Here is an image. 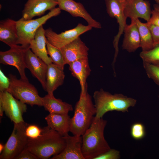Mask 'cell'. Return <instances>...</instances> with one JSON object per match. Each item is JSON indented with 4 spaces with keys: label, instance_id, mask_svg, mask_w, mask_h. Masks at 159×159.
<instances>
[{
    "label": "cell",
    "instance_id": "12",
    "mask_svg": "<svg viewBox=\"0 0 159 159\" xmlns=\"http://www.w3.org/2000/svg\"><path fill=\"white\" fill-rule=\"evenodd\" d=\"M152 10L149 2L145 0H127L124 3V12L127 19L131 21L142 18L148 22L151 16Z\"/></svg>",
    "mask_w": 159,
    "mask_h": 159
},
{
    "label": "cell",
    "instance_id": "1",
    "mask_svg": "<svg viewBox=\"0 0 159 159\" xmlns=\"http://www.w3.org/2000/svg\"><path fill=\"white\" fill-rule=\"evenodd\" d=\"M66 145L64 136L47 126L41 135L35 139L28 138L25 148L38 159H47L60 153Z\"/></svg>",
    "mask_w": 159,
    "mask_h": 159
},
{
    "label": "cell",
    "instance_id": "10",
    "mask_svg": "<svg viewBox=\"0 0 159 159\" xmlns=\"http://www.w3.org/2000/svg\"><path fill=\"white\" fill-rule=\"evenodd\" d=\"M105 1L107 14L110 17L115 18L119 24L118 32L114 37L113 41L115 53L113 62L115 63L119 52V40L127 25V18L125 16L124 12V3L120 0H105Z\"/></svg>",
    "mask_w": 159,
    "mask_h": 159
},
{
    "label": "cell",
    "instance_id": "9",
    "mask_svg": "<svg viewBox=\"0 0 159 159\" xmlns=\"http://www.w3.org/2000/svg\"><path fill=\"white\" fill-rule=\"evenodd\" d=\"M0 105L6 115L14 123L24 121L23 115L26 111V105L11 93L7 91L0 92Z\"/></svg>",
    "mask_w": 159,
    "mask_h": 159
},
{
    "label": "cell",
    "instance_id": "13",
    "mask_svg": "<svg viewBox=\"0 0 159 159\" xmlns=\"http://www.w3.org/2000/svg\"><path fill=\"white\" fill-rule=\"evenodd\" d=\"M56 0L58 7L61 10L68 12L74 17L83 18L87 22L88 25L92 28L97 29L101 28V24L92 17L82 3L73 0Z\"/></svg>",
    "mask_w": 159,
    "mask_h": 159
},
{
    "label": "cell",
    "instance_id": "24",
    "mask_svg": "<svg viewBox=\"0 0 159 159\" xmlns=\"http://www.w3.org/2000/svg\"><path fill=\"white\" fill-rule=\"evenodd\" d=\"M45 118L47 126L50 128L63 136L68 135V132H70L71 118L68 114L49 113Z\"/></svg>",
    "mask_w": 159,
    "mask_h": 159
},
{
    "label": "cell",
    "instance_id": "16",
    "mask_svg": "<svg viewBox=\"0 0 159 159\" xmlns=\"http://www.w3.org/2000/svg\"><path fill=\"white\" fill-rule=\"evenodd\" d=\"M66 145L60 153L53 156L52 159H85L82 152V136L69 135L64 136Z\"/></svg>",
    "mask_w": 159,
    "mask_h": 159
},
{
    "label": "cell",
    "instance_id": "26",
    "mask_svg": "<svg viewBox=\"0 0 159 159\" xmlns=\"http://www.w3.org/2000/svg\"><path fill=\"white\" fill-rule=\"evenodd\" d=\"M46 47L48 54L52 63L64 69L65 64L60 49L51 44L47 39Z\"/></svg>",
    "mask_w": 159,
    "mask_h": 159
},
{
    "label": "cell",
    "instance_id": "25",
    "mask_svg": "<svg viewBox=\"0 0 159 159\" xmlns=\"http://www.w3.org/2000/svg\"><path fill=\"white\" fill-rule=\"evenodd\" d=\"M135 21L137 26L140 40L142 51L150 49L154 47L153 41L150 30L146 23H143L137 19Z\"/></svg>",
    "mask_w": 159,
    "mask_h": 159
},
{
    "label": "cell",
    "instance_id": "17",
    "mask_svg": "<svg viewBox=\"0 0 159 159\" xmlns=\"http://www.w3.org/2000/svg\"><path fill=\"white\" fill-rule=\"evenodd\" d=\"M65 64L88 57L89 48L80 37L60 49Z\"/></svg>",
    "mask_w": 159,
    "mask_h": 159
},
{
    "label": "cell",
    "instance_id": "21",
    "mask_svg": "<svg viewBox=\"0 0 159 159\" xmlns=\"http://www.w3.org/2000/svg\"><path fill=\"white\" fill-rule=\"evenodd\" d=\"M64 69L53 63L48 65L46 75V91L53 95L54 91L63 85L65 75Z\"/></svg>",
    "mask_w": 159,
    "mask_h": 159
},
{
    "label": "cell",
    "instance_id": "31",
    "mask_svg": "<svg viewBox=\"0 0 159 159\" xmlns=\"http://www.w3.org/2000/svg\"><path fill=\"white\" fill-rule=\"evenodd\" d=\"M120 158V151L115 149L111 148L97 156L94 159H118Z\"/></svg>",
    "mask_w": 159,
    "mask_h": 159
},
{
    "label": "cell",
    "instance_id": "19",
    "mask_svg": "<svg viewBox=\"0 0 159 159\" xmlns=\"http://www.w3.org/2000/svg\"><path fill=\"white\" fill-rule=\"evenodd\" d=\"M18 36L16 21L8 18L0 22V40L10 48L17 47Z\"/></svg>",
    "mask_w": 159,
    "mask_h": 159
},
{
    "label": "cell",
    "instance_id": "7",
    "mask_svg": "<svg viewBox=\"0 0 159 159\" xmlns=\"http://www.w3.org/2000/svg\"><path fill=\"white\" fill-rule=\"evenodd\" d=\"M28 124L24 121L14 123L12 132L5 144L0 155V159H15L25 148L28 138L25 131Z\"/></svg>",
    "mask_w": 159,
    "mask_h": 159
},
{
    "label": "cell",
    "instance_id": "36",
    "mask_svg": "<svg viewBox=\"0 0 159 159\" xmlns=\"http://www.w3.org/2000/svg\"><path fill=\"white\" fill-rule=\"evenodd\" d=\"M5 147V145L2 143H0V153L1 154L3 150Z\"/></svg>",
    "mask_w": 159,
    "mask_h": 159
},
{
    "label": "cell",
    "instance_id": "20",
    "mask_svg": "<svg viewBox=\"0 0 159 159\" xmlns=\"http://www.w3.org/2000/svg\"><path fill=\"white\" fill-rule=\"evenodd\" d=\"M68 65L69 70L72 75L80 82L81 91H83L87 87L86 81L91 71L88 57L78 59Z\"/></svg>",
    "mask_w": 159,
    "mask_h": 159
},
{
    "label": "cell",
    "instance_id": "3",
    "mask_svg": "<svg viewBox=\"0 0 159 159\" xmlns=\"http://www.w3.org/2000/svg\"><path fill=\"white\" fill-rule=\"evenodd\" d=\"M96 113V108L87 87L81 91L75 105L74 115L70 118V132L73 135L82 136L91 125Z\"/></svg>",
    "mask_w": 159,
    "mask_h": 159
},
{
    "label": "cell",
    "instance_id": "27",
    "mask_svg": "<svg viewBox=\"0 0 159 159\" xmlns=\"http://www.w3.org/2000/svg\"><path fill=\"white\" fill-rule=\"evenodd\" d=\"M140 56L143 62L159 65V45L148 50L142 51Z\"/></svg>",
    "mask_w": 159,
    "mask_h": 159
},
{
    "label": "cell",
    "instance_id": "22",
    "mask_svg": "<svg viewBox=\"0 0 159 159\" xmlns=\"http://www.w3.org/2000/svg\"><path fill=\"white\" fill-rule=\"evenodd\" d=\"M122 48L129 53L134 52L140 47V40L137 26L135 21L125 26Z\"/></svg>",
    "mask_w": 159,
    "mask_h": 159
},
{
    "label": "cell",
    "instance_id": "14",
    "mask_svg": "<svg viewBox=\"0 0 159 159\" xmlns=\"http://www.w3.org/2000/svg\"><path fill=\"white\" fill-rule=\"evenodd\" d=\"M25 58L27 68L38 80L46 91V75L48 65L35 55L29 47L26 49Z\"/></svg>",
    "mask_w": 159,
    "mask_h": 159
},
{
    "label": "cell",
    "instance_id": "30",
    "mask_svg": "<svg viewBox=\"0 0 159 159\" xmlns=\"http://www.w3.org/2000/svg\"><path fill=\"white\" fill-rule=\"evenodd\" d=\"M42 129L34 124H28L26 128L25 134L28 138L35 139L41 135Z\"/></svg>",
    "mask_w": 159,
    "mask_h": 159
},
{
    "label": "cell",
    "instance_id": "34",
    "mask_svg": "<svg viewBox=\"0 0 159 159\" xmlns=\"http://www.w3.org/2000/svg\"><path fill=\"white\" fill-rule=\"evenodd\" d=\"M15 159H38L33 153L25 148L17 156Z\"/></svg>",
    "mask_w": 159,
    "mask_h": 159
},
{
    "label": "cell",
    "instance_id": "15",
    "mask_svg": "<svg viewBox=\"0 0 159 159\" xmlns=\"http://www.w3.org/2000/svg\"><path fill=\"white\" fill-rule=\"evenodd\" d=\"M58 5L56 0H28L22 11V19L28 20L43 15Z\"/></svg>",
    "mask_w": 159,
    "mask_h": 159
},
{
    "label": "cell",
    "instance_id": "29",
    "mask_svg": "<svg viewBox=\"0 0 159 159\" xmlns=\"http://www.w3.org/2000/svg\"><path fill=\"white\" fill-rule=\"evenodd\" d=\"M146 134L145 128L144 125L140 122L133 124L130 128V134L132 137L136 140L143 139Z\"/></svg>",
    "mask_w": 159,
    "mask_h": 159
},
{
    "label": "cell",
    "instance_id": "8",
    "mask_svg": "<svg viewBox=\"0 0 159 159\" xmlns=\"http://www.w3.org/2000/svg\"><path fill=\"white\" fill-rule=\"evenodd\" d=\"M92 28L89 25L79 23L74 28L57 34L50 28L45 30L47 40L54 46L60 49L70 43L83 34L90 30Z\"/></svg>",
    "mask_w": 159,
    "mask_h": 159
},
{
    "label": "cell",
    "instance_id": "2",
    "mask_svg": "<svg viewBox=\"0 0 159 159\" xmlns=\"http://www.w3.org/2000/svg\"><path fill=\"white\" fill-rule=\"evenodd\" d=\"M107 121L95 117L90 127L82 136V152L85 159H94L111 149L104 136Z\"/></svg>",
    "mask_w": 159,
    "mask_h": 159
},
{
    "label": "cell",
    "instance_id": "18",
    "mask_svg": "<svg viewBox=\"0 0 159 159\" xmlns=\"http://www.w3.org/2000/svg\"><path fill=\"white\" fill-rule=\"evenodd\" d=\"M46 40L45 30L42 26L37 30L34 38L30 42L29 48L35 55L48 65L52 62L48 54Z\"/></svg>",
    "mask_w": 159,
    "mask_h": 159
},
{
    "label": "cell",
    "instance_id": "32",
    "mask_svg": "<svg viewBox=\"0 0 159 159\" xmlns=\"http://www.w3.org/2000/svg\"><path fill=\"white\" fill-rule=\"evenodd\" d=\"M146 23L152 35L154 47L159 45V27Z\"/></svg>",
    "mask_w": 159,
    "mask_h": 159
},
{
    "label": "cell",
    "instance_id": "33",
    "mask_svg": "<svg viewBox=\"0 0 159 159\" xmlns=\"http://www.w3.org/2000/svg\"><path fill=\"white\" fill-rule=\"evenodd\" d=\"M10 85L9 77H6L0 69V92L7 91Z\"/></svg>",
    "mask_w": 159,
    "mask_h": 159
},
{
    "label": "cell",
    "instance_id": "37",
    "mask_svg": "<svg viewBox=\"0 0 159 159\" xmlns=\"http://www.w3.org/2000/svg\"><path fill=\"white\" fill-rule=\"evenodd\" d=\"M154 9L159 11V5L157 4H155L153 6Z\"/></svg>",
    "mask_w": 159,
    "mask_h": 159
},
{
    "label": "cell",
    "instance_id": "39",
    "mask_svg": "<svg viewBox=\"0 0 159 159\" xmlns=\"http://www.w3.org/2000/svg\"><path fill=\"white\" fill-rule=\"evenodd\" d=\"M122 2L124 3L127 0H120Z\"/></svg>",
    "mask_w": 159,
    "mask_h": 159
},
{
    "label": "cell",
    "instance_id": "4",
    "mask_svg": "<svg viewBox=\"0 0 159 159\" xmlns=\"http://www.w3.org/2000/svg\"><path fill=\"white\" fill-rule=\"evenodd\" d=\"M93 97L96 110L95 116L99 118H102L109 111L127 112L128 108L134 107L137 103V100L134 98L122 94H112L102 89L95 91Z\"/></svg>",
    "mask_w": 159,
    "mask_h": 159
},
{
    "label": "cell",
    "instance_id": "5",
    "mask_svg": "<svg viewBox=\"0 0 159 159\" xmlns=\"http://www.w3.org/2000/svg\"><path fill=\"white\" fill-rule=\"evenodd\" d=\"M8 77L10 85L7 92L26 104L32 106H43L42 97L39 96L37 89L28 80L18 79L16 75L11 74Z\"/></svg>",
    "mask_w": 159,
    "mask_h": 159
},
{
    "label": "cell",
    "instance_id": "38",
    "mask_svg": "<svg viewBox=\"0 0 159 159\" xmlns=\"http://www.w3.org/2000/svg\"><path fill=\"white\" fill-rule=\"evenodd\" d=\"M157 3V4L159 5V0H154Z\"/></svg>",
    "mask_w": 159,
    "mask_h": 159
},
{
    "label": "cell",
    "instance_id": "28",
    "mask_svg": "<svg viewBox=\"0 0 159 159\" xmlns=\"http://www.w3.org/2000/svg\"><path fill=\"white\" fill-rule=\"evenodd\" d=\"M143 65L148 77L159 85V65L143 62Z\"/></svg>",
    "mask_w": 159,
    "mask_h": 159
},
{
    "label": "cell",
    "instance_id": "6",
    "mask_svg": "<svg viewBox=\"0 0 159 159\" xmlns=\"http://www.w3.org/2000/svg\"><path fill=\"white\" fill-rule=\"evenodd\" d=\"M61 10L58 7L55 8L40 18L28 20L21 18L16 21L18 36V44H20L24 48L29 47L37 29L49 19L59 14Z\"/></svg>",
    "mask_w": 159,
    "mask_h": 159
},
{
    "label": "cell",
    "instance_id": "11",
    "mask_svg": "<svg viewBox=\"0 0 159 159\" xmlns=\"http://www.w3.org/2000/svg\"><path fill=\"white\" fill-rule=\"evenodd\" d=\"M27 48L18 45L16 47L10 48L7 51L0 52V63L15 67L18 71L21 78L26 80H28L25 72L27 67L25 53Z\"/></svg>",
    "mask_w": 159,
    "mask_h": 159
},
{
    "label": "cell",
    "instance_id": "23",
    "mask_svg": "<svg viewBox=\"0 0 159 159\" xmlns=\"http://www.w3.org/2000/svg\"><path fill=\"white\" fill-rule=\"evenodd\" d=\"M43 106L49 113L67 115L73 110L72 105L48 94L42 97Z\"/></svg>",
    "mask_w": 159,
    "mask_h": 159
},
{
    "label": "cell",
    "instance_id": "35",
    "mask_svg": "<svg viewBox=\"0 0 159 159\" xmlns=\"http://www.w3.org/2000/svg\"><path fill=\"white\" fill-rule=\"evenodd\" d=\"M146 22L159 27V11L154 9L152 10L150 18L149 21Z\"/></svg>",
    "mask_w": 159,
    "mask_h": 159
}]
</instances>
